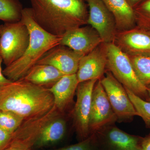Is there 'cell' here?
<instances>
[{"mask_svg": "<svg viewBox=\"0 0 150 150\" xmlns=\"http://www.w3.org/2000/svg\"><path fill=\"white\" fill-rule=\"evenodd\" d=\"M107 58L104 43L81 58L76 73L79 83L100 79L106 71Z\"/></svg>", "mask_w": 150, "mask_h": 150, "instance_id": "cell-13", "label": "cell"}, {"mask_svg": "<svg viewBox=\"0 0 150 150\" xmlns=\"http://www.w3.org/2000/svg\"><path fill=\"white\" fill-rule=\"evenodd\" d=\"M147 91L148 93V98L147 100L150 102V86L147 87Z\"/></svg>", "mask_w": 150, "mask_h": 150, "instance_id": "cell-30", "label": "cell"}, {"mask_svg": "<svg viewBox=\"0 0 150 150\" xmlns=\"http://www.w3.org/2000/svg\"><path fill=\"white\" fill-rule=\"evenodd\" d=\"M28 27L21 21L3 25L0 35V55L6 67L19 59L29 42Z\"/></svg>", "mask_w": 150, "mask_h": 150, "instance_id": "cell-5", "label": "cell"}, {"mask_svg": "<svg viewBox=\"0 0 150 150\" xmlns=\"http://www.w3.org/2000/svg\"><path fill=\"white\" fill-rule=\"evenodd\" d=\"M64 75L51 65L36 64L28 71L22 79L33 84L47 88L48 86H50V87L54 85Z\"/></svg>", "mask_w": 150, "mask_h": 150, "instance_id": "cell-18", "label": "cell"}, {"mask_svg": "<svg viewBox=\"0 0 150 150\" xmlns=\"http://www.w3.org/2000/svg\"><path fill=\"white\" fill-rule=\"evenodd\" d=\"M125 89L138 116L142 118L147 126L150 127V102L142 99L128 89Z\"/></svg>", "mask_w": 150, "mask_h": 150, "instance_id": "cell-23", "label": "cell"}, {"mask_svg": "<svg viewBox=\"0 0 150 150\" xmlns=\"http://www.w3.org/2000/svg\"><path fill=\"white\" fill-rule=\"evenodd\" d=\"M24 118L9 110L0 109V129L13 134L24 121Z\"/></svg>", "mask_w": 150, "mask_h": 150, "instance_id": "cell-22", "label": "cell"}, {"mask_svg": "<svg viewBox=\"0 0 150 150\" xmlns=\"http://www.w3.org/2000/svg\"><path fill=\"white\" fill-rule=\"evenodd\" d=\"M114 16L117 32L131 29L137 25L134 9L126 0H101Z\"/></svg>", "mask_w": 150, "mask_h": 150, "instance_id": "cell-17", "label": "cell"}, {"mask_svg": "<svg viewBox=\"0 0 150 150\" xmlns=\"http://www.w3.org/2000/svg\"><path fill=\"white\" fill-rule=\"evenodd\" d=\"M3 62L2 58L0 55V89L7 84L9 83L12 81L6 77L3 74V70L1 68V64Z\"/></svg>", "mask_w": 150, "mask_h": 150, "instance_id": "cell-27", "label": "cell"}, {"mask_svg": "<svg viewBox=\"0 0 150 150\" xmlns=\"http://www.w3.org/2000/svg\"><path fill=\"white\" fill-rule=\"evenodd\" d=\"M36 140L35 135L19 128L13 134L9 144L4 150H33Z\"/></svg>", "mask_w": 150, "mask_h": 150, "instance_id": "cell-20", "label": "cell"}, {"mask_svg": "<svg viewBox=\"0 0 150 150\" xmlns=\"http://www.w3.org/2000/svg\"><path fill=\"white\" fill-rule=\"evenodd\" d=\"M21 21L29 30V44L21 58L3 70L4 75L12 81L24 77L46 53L60 45L62 39V37L52 35L40 27L33 18L30 8L23 9Z\"/></svg>", "mask_w": 150, "mask_h": 150, "instance_id": "cell-3", "label": "cell"}, {"mask_svg": "<svg viewBox=\"0 0 150 150\" xmlns=\"http://www.w3.org/2000/svg\"><path fill=\"white\" fill-rule=\"evenodd\" d=\"M13 134L0 129V150H4L9 144Z\"/></svg>", "mask_w": 150, "mask_h": 150, "instance_id": "cell-26", "label": "cell"}, {"mask_svg": "<svg viewBox=\"0 0 150 150\" xmlns=\"http://www.w3.org/2000/svg\"><path fill=\"white\" fill-rule=\"evenodd\" d=\"M134 9L137 24L150 27V0H144Z\"/></svg>", "mask_w": 150, "mask_h": 150, "instance_id": "cell-24", "label": "cell"}, {"mask_svg": "<svg viewBox=\"0 0 150 150\" xmlns=\"http://www.w3.org/2000/svg\"><path fill=\"white\" fill-rule=\"evenodd\" d=\"M129 5L133 9L136 8L144 0H126Z\"/></svg>", "mask_w": 150, "mask_h": 150, "instance_id": "cell-29", "label": "cell"}, {"mask_svg": "<svg viewBox=\"0 0 150 150\" xmlns=\"http://www.w3.org/2000/svg\"><path fill=\"white\" fill-rule=\"evenodd\" d=\"M82 55L71 49L59 45L46 53L37 64L51 65L64 75L76 74Z\"/></svg>", "mask_w": 150, "mask_h": 150, "instance_id": "cell-14", "label": "cell"}, {"mask_svg": "<svg viewBox=\"0 0 150 150\" xmlns=\"http://www.w3.org/2000/svg\"><path fill=\"white\" fill-rule=\"evenodd\" d=\"M79 84L76 74L64 75L48 88L54 97V106L62 114L72 102Z\"/></svg>", "mask_w": 150, "mask_h": 150, "instance_id": "cell-15", "label": "cell"}, {"mask_svg": "<svg viewBox=\"0 0 150 150\" xmlns=\"http://www.w3.org/2000/svg\"><path fill=\"white\" fill-rule=\"evenodd\" d=\"M54 105V97L48 88L23 79L0 89V109L14 112L24 120L43 115Z\"/></svg>", "mask_w": 150, "mask_h": 150, "instance_id": "cell-2", "label": "cell"}, {"mask_svg": "<svg viewBox=\"0 0 150 150\" xmlns=\"http://www.w3.org/2000/svg\"><path fill=\"white\" fill-rule=\"evenodd\" d=\"M67 127V121L62 113L54 116L42 128L34 148L43 147L60 142L64 137Z\"/></svg>", "mask_w": 150, "mask_h": 150, "instance_id": "cell-16", "label": "cell"}, {"mask_svg": "<svg viewBox=\"0 0 150 150\" xmlns=\"http://www.w3.org/2000/svg\"><path fill=\"white\" fill-rule=\"evenodd\" d=\"M107 58L106 69L125 88L133 93L147 100V87L139 80L135 74L129 56L113 43H104Z\"/></svg>", "mask_w": 150, "mask_h": 150, "instance_id": "cell-4", "label": "cell"}, {"mask_svg": "<svg viewBox=\"0 0 150 150\" xmlns=\"http://www.w3.org/2000/svg\"><path fill=\"white\" fill-rule=\"evenodd\" d=\"M105 74L100 79V82L118 120L127 121L138 116L124 87L109 71H106Z\"/></svg>", "mask_w": 150, "mask_h": 150, "instance_id": "cell-6", "label": "cell"}, {"mask_svg": "<svg viewBox=\"0 0 150 150\" xmlns=\"http://www.w3.org/2000/svg\"><path fill=\"white\" fill-rule=\"evenodd\" d=\"M118 121L100 79L95 85L93 91L89 126L91 134L96 133Z\"/></svg>", "mask_w": 150, "mask_h": 150, "instance_id": "cell-9", "label": "cell"}, {"mask_svg": "<svg viewBox=\"0 0 150 150\" xmlns=\"http://www.w3.org/2000/svg\"><path fill=\"white\" fill-rule=\"evenodd\" d=\"M99 147L96 134L94 133L75 144L54 150H98Z\"/></svg>", "mask_w": 150, "mask_h": 150, "instance_id": "cell-25", "label": "cell"}, {"mask_svg": "<svg viewBox=\"0 0 150 150\" xmlns=\"http://www.w3.org/2000/svg\"><path fill=\"white\" fill-rule=\"evenodd\" d=\"M142 146V150H150V134L143 138Z\"/></svg>", "mask_w": 150, "mask_h": 150, "instance_id": "cell-28", "label": "cell"}, {"mask_svg": "<svg viewBox=\"0 0 150 150\" xmlns=\"http://www.w3.org/2000/svg\"><path fill=\"white\" fill-rule=\"evenodd\" d=\"M112 43L128 56H150V27L137 24L118 31Z\"/></svg>", "mask_w": 150, "mask_h": 150, "instance_id": "cell-7", "label": "cell"}, {"mask_svg": "<svg viewBox=\"0 0 150 150\" xmlns=\"http://www.w3.org/2000/svg\"><path fill=\"white\" fill-rule=\"evenodd\" d=\"M33 18L50 34L62 37L87 25L88 10L84 0H29Z\"/></svg>", "mask_w": 150, "mask_h": 150, "instance_id": "cell-1", "label": "cell"}, {"mask_svg": "<svg viewBox=\"0 0 150 150\" xmlns=\"http://www.w3.org/2000/svg\"><path fill=\"white\" fill-rule=\"evenodd\" d=\"M3 25H0V35H1V31Z\"/></svg>", "mask_w": 150, "mask_h": 150, "instance_id": "cell-31", "label": "cell"}, {"mask_svg": "<svg viewBox=\"0 0 150 150\" xmlns=\"http://www.w3.org/2000/svg\"><path fill=\"white\" fill-rule=\"evenodd\" d=\"M99 146L105 150H142V137L131 135L115 126H106L97 133Z\"/></svg>", "mask_w": 150, "mask_h": 150, "instance_id": "cell-11", "label": "cell"}, {"mask_svg": "<svg viewBox=\"0 0 150 150\" xmlns=\"http://www.w3.org/2000/svg\"><path fill=\"white\" fill-rule=\"evenodd\" d=\"M98 80L93 79L80 83L76 91L77 99L73 110V119L77 135L80 141L92 135L89 122L93 91Z\"/></svg>", "mask_w": 150, "mask_h": 150, "instance_id": "cell-8", "label": "cell"}, {"mask_svg": "<svg viewBox=\"0 0 150 150\" xmlns=\"http://www.w3.org/2000/svg\"><path fill=\"white\" fill-rule=\"evenodd\" d=\"M23 9L19 0H0V20L5 23L20 21Z\"/></svg>", "mask_w": 150, "mask_h": 150, "instance_id": "cell-19", "label": "cell"}, {"mask_svg": "<svg viewBox=\"0 0 150 150\" xmlns=\"http://www.w3.org/2000/svg\"><path fill=\"white\" fill-rule=\"evenodd\" d=\"M103 43L98 33L89 25L70 30L62 36L60 45L84 56Z\"/></svg>", "mask_w": 150, "mask_h": 150, "instance_id": "cell-12", "label": "cell"}, {"mask_svg": "<svg viewBox=\"0 0 150 150\" xmlns=\"http://www.w3.org/2000/svg\"><path fill=\"white\" fill-rule=\"evenodd\" d=\"M88 6L87 25L98 33L104 43H112L117 33L114 16L101 0H86Z\"/></svg>", "mask_w": 150, "mask_h": 150, "instance_id": "cell-10", "label": "cell"}, {"mask_svg": "<svg viewBox=\"0 0 150 150\" xmlns=\"http://www.w3.org/2000/svg\"><path fill=\"white\" fill-rule=\"evenodd\" d=\"M129 56L139 80L146 87L150 86V56Z\"/></svg>", "mask_w": 150, "mask_h": 150, "instance_id": "cell-21", "label": "cell"}]
</instances>
